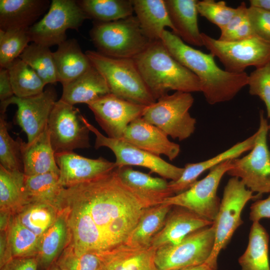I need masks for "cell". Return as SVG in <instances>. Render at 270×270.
I'll return each mask as SVG.
<instances>
[{
	"label": "cell",
	"instance_id": "cell-37",
	"mask_svg": "<svg viewBox=\"0 0 270 270\" xmlns=\"http://www.w3.org/2000/svg\"><path fill=\"white\" fill-rule=\"evenodd\" d=\"M58 214V210L53 206L32 202L15 216L23 226L40 238L54 224Z\"/></svg>",
	"mask_w": 270,
	"mask_h": 270
},
{
	"label": "cell",
	"instance_id": "cell-12",
	"mask_svg": "<svg viewBox=\"0 0 270 270\" xmlns=\"http://www.w3.org/2000/svg\"><path fill=\"white\" fill-rule=\"evenodd\" d=\"M232 168V160L222 162L210 168L206 177L188 189L165 198L162 204L184 208L214 222L220 204L218 188L222 176Z\"/></svg>",
	"mask_w": 270,
	"mask_h": 270
},
{
	"label": "cell",
	"instance_id": "cell-48",
	"mask_svg": "<svg viewBox=\"0 0 270 270\" xmlns=\"http://www.w3.org/2000/svg\"><path fill=\"white\" fill-rule=\"evenodd\" d=\"M14 96L7 68H0V102Z\"/></svg>",
	"mask_w": 270,
	"mask_h": 270
},
{
	"label": "cell",
	"instance_id": "cell-44",
	"mask_svg": "<svg viewBox=\"0 0 270 270\" xmlns=\"http://www.w3.org/2000/svg\"><path fill=\"white\" fill-rule=\"evenodd\" d=\"M247 14L254 35L270 40V11L250 6Z\"/></svg>",
	"mask_w": 270,
	"mask_h": 270
},
{
	"label": "cell",
	"instance_id": "cell-34",
	"mask_svg": "<svg viewBox=\"0 0 270 270\" xmlns=\"http://www.w3.org/2000/svg\"><path fill=\"white\" fill-rule=\"evenodd\" d=\"M77 4L88 18L96 22L115 21L133 15L132 0H79Z\"/></svg>",
	"mask_w": 270,
	"mask_h": 270
},
{
	"label": "cell",
	"instance_id": "cell-6",
	"mask_svg": "<svg viewBox=\"0 0 270 270\" xmlns=\"http://www.w3.org/2000/svg\"><path fill=\"white\" fill-rule=\"evenodd\" d=\"M260 195L253 194L242 181L232 177L228 182L224 190L222 198L216 216L213 222L215 239L212 252L206 264L217 269L218 256L224 249L236 230L244 222L241 214L250 200L258 198Z\"/></svg>",
	"mask_w": 270,
	"mask_h": 270
},
{
	"label": "cell",
	"instance_id": "cell-2",
	"mask_svg": "<svg viewBox=\"0 0 270 270\" xmlns=\"http://www.w3.org/2000/svg\"><path fill=\"white\" fill-rule=\"evenodd\" d=\"M161 40L170 54L198 78L201 92L209 104L229 101L248 85L246 72L233 73L220 68L213 54L193 48L172 32L165 30Z\"/></svg>",
	"mask_w": 270,
	"mask_h": 270
},
{
	"label": "cell",
	"instance_id": "cell-25",
	"mask_svg": "<svg viewBox=\"0 0 270 270\" xmlns=\"http://www.w3.org/2000/svg\"><path fill=\"white\" fill-rule=\"evenodd\" d=\"M58 82L64 86L79 76L92 64L74 38L66 40L53 52Z\"/></svg>",
	"mask_w": 270,
	"mask_h": 270
},
{
	"label": "cell",
	"instance_id": "cell-27",
	"mask_svg": "<svg viewBox=\"0 0 270 270\" xmlns=\"http://www.w3.org/2000/svg\"><path fill=\"white\" fill-rule=\"evenodd\" d=\"M156 249L124 246L108 255L102 256V270H158L155 263Z\"/></svg>",
	"mask_w": 270,
	"mask_h": 270
},
{
	"label": "cell",
	"instance_id": "cell-20",
	"mask_svg": "<svg viewBox=\"0 0 270 270\" xmlns=\"http://www.w3.org/2000/svg\"><path fill=\"white\" fill-rule=\"evenodd\" d=\"M256 132L242 142L207 160L196 163H188L181 176L176 180L168 182V188L172 195L188 189L204 172L228 160L238 158L242 154L250 150L256 138Z\"/></svg>",
	"mask_w": 270,
	"mask_h": 270
},
{
	"label": "cell",
	"instance_id": "cell-21",
	"mask_svg": "<svg viewBox=\"0 0 270 270\" xmlns=\"http://www.w3.org/2000/svg\"><path fill=\"white\" fill-rule=\"evenodd\" d=\"M23 172L34 176L50 172L60 173L54 156L48 126L45 130L30 143L20 138Z\"/></svg>",
	"mask_w": 270,
	"mask_h": 270
},
{
	"label": "cell",
	"instance_id": "cell-26",
	"mask_svg": "<svg viewBox=\"0 0 270 270\" xmlns=\"http://www.w3.org/2000/svg\"><path fill=\"white\" fill-rule=\"evenodd\" d=\"M132 4L141 30L150 42L161 40L166 27L174 32L164 0H132Z\"/></svg>",
	"mask_w": 270,
	"mask_h": 270
},
{
	"label": "cell",
	"instance_id": "cell-23",
	"mask_svg": "<svg viewBox=\"0 0 270 270\" xmlns=\"http://www.w3.org/2000/svg\"><path fill=\"white\" fill-rule=\"evenodd\" d=\"M50 4L47 0H0V30L30 28Z\"/></svg>",
	"mask_w": 270,
	"mask_h": 270
},
{
	"label": "cell",
	"instance_id": "cell-51",
	"mask_svg": "<svg viewBox=\"0 0 270 270\" xmlns=\"http://www.w3.org/2000/svg\"><path fill=\"white\" fill-rule=\"evenodd\" d=\"M250 6L262 8L270 11V0H250Z\"/></svg>",
	"mask_w": 270,
	"mask_h": 270
},
{
	"label": "cell",
	"instance_id": "cell-4",
	"mask_svg": "<svg viewBox=\"0 0 270 270\" xmlns=\"http://www.w3.org/2000/svg\"><path fill=\"white\" fill-rule=\"evenodd\" d=\"M85 54L106 80L110 93L146 106L156 101L133 58L110 57L92 50H86Z\"/></svg>",
	"mask_w": 270,
	"mask_h": 270
},
{
	"label": "cell",
	"instance_id": "cell-22",
	"mask_svg": "<svg viewBox=\"0 0 270 270\" xmlns=\"http://www.w3.org/2000/svg\"><path fill=\"white\" fill-rule=\"evenodd\" d=\"M196 0H164L174 33L186 44L203 46L198 22Z\"/></svg>",
	"mask_w": 270,
	"mask_h": 270
},
{
	"label": "cell",
	"instance_id": "cell-35",
	"mask_svg": "<svg viewBox=\"0 0 270 270\" xmlns=\"http://www.w3.org/2000/svg\"><path fill=\"white\" fill-rule=\"evenodd\" d=\"M14 96L25 98L44 92L46 85L36 72L20 58L7 68Z\"/></svg>",
	"mask_w": 270,
	"mask_h": 270
},
{
	"label": "cell",
	"instance_id": "cell-1",
	"mask_svg": "<svg viewBox=\"0 0 270 270\" xmlns=\"http://www.w3.org/2000/svg\"><path fill=\"white\" fill-rule=\"evenodd\" d=\"M159 204L121 180L118 168L63 188L58 202L69 230L66 247L76 254L108 255L126 245L144 212Z\"/></svg>",
	"mask_w": 270,
	"mask_h": 270
},
{
	"label": "cell",
	"instance_id": "cell-7",
	"mask_svg": "<svg viewBox=\"0 0 270 270\" xmlns=\"http://www.w3.org/2000/svg\"><path fill=\"white\" fill-rule=\"evenodd\" d=\"M194 98L191 93L175 92L160 98L147 106L142 118L174 139L183 140L194 132L196 120L189 110Z\"/></svg>",
	"mask_w": 270,
	"mask_h": 270
},
{
	"label": "cell",
	"instance_id": "cell-41",
	"mask_svg": "<svg viewBox=\"0 0 270 270\" xmlns=\"http://www.w3.org/2000/svg\"><path fill=\"white\" fill-rule=\"evenodd\" d=\"M56 262L63 270H102L104 258L92 252L76 254L66 247Z\"/></svg>",
	"mask_w": 270,
	"mask_h": 270
},
{
	"label": "cell",
	"instance_id": "cell-24",
	"mask_svg": "<svg viewBox=\"0 0 270 270\" xmlns=\"http://www.w3.org/2000/svg\"><path fill=\"white\" fill-rule=\"evenodd\" d=\"M110 93L106 80L92 65L85 72L62 86L60 99L73 106L82 103L88 104Z\"/></svg>",
	"mask_w": 270,
	"mask_h": 270
},
{
	"label": "cell",
	"instance_id": "cell-32",
	"mask_svg": "<svg viewBox=\"0 0 270 270\" xmlns=\"http://www.w3.org/2000/svg\"><path fill=\"white\" fill-rule=\"evenodd\" d=\"M24 192L28 202L48 204L58 209V202L63 186L60 183V173L50 172L26 176Z\"/></svg>",
	"mask_w": 270,
	"mask_h": 270
},
{
	"label": "cell",
	"instance_id": "cell-13",
	"mask_svg": "<svg viewBox=\"0 0 270 270\" xmlns=\"http://www.w3.org/2000/svg\"><path fill=\"white\" fill-rule=\"evenodd\" d=\"M84 118L74 106L60 99L56 102L48 122L50 140L55 154L90 146V130Z\"/></svg>",
	"mask_w": 270,
	"mask_h": 270
},
{
	"label": "cell",
	"instance_id": "cell-18",
	"mask_svg": "<svg viewBox=\"0 0 270 270\" xmlns=\"http://www.w3.org/2000/svg\"><path fill=\"white\" fill-rule=\"evenodd\" d=\"M168 136L141 117L130 124L122 139L154 155L160 156L164 154L172 160L178 156L180 146L170 141Z\"/></svg>",
	"mask_w": 270,
	"mask_h": 270
},
{
	"label": "cell",
	"instance_id": "cell-8",
	"mask_svg": "<svg viewBox=\"0 0 270 270\" xmlns=\"http://www.w3.org/2000/svg\"><path fill=\"white\" fill-rule=\"evenodd\" d=\"M203 46L224 65L225 70L242 73L249 66L256 68L270 62V40L254 36L236 42H224L201 32Z\"/></svg>",
	"mask_w": 270,
	"mask_h": 270
},
{
	"label": "cell",
	"instance_id": "cell-15",
	"mask_svg": "<svg viewBox=\"0 0 270 270\" xmlns=\"http://www.w3.org/2000/svg\"><path fill=\"white\" fill-rule=\"evenodd\" d=\"M54 88L48 86L38 94L25 98L13 96L0 102V114H5L11 104L18 107L16 121L32 142L46 128L50 116L56 100Z\"/></svg>",
	"mask_w": 270,
	"mask_h": 270
},
{
	"label": "cell",
	"instance_id": "cell-14",
	"mask_svg": "<svg viewBox=\"0 0 270 270\" xmlns=\"http://www.w3.org/2000/svg\"><path fill=\"white\" fill-rule=\"evenodd\" d=\"M84 122L90 131L96 136L94 148L107 147L114 153L116 167L129 166H139L149 169L164 178L176 180L182 174L184 168L172 165L160 156L154 155L122 139H115L106 136L94 126L88 122L86 118Z\"/></svg>",
	"mask_w": 270,
	"mask_h": 270
},
{
	"label": "cell",
	"instance_id": "cell-3",
	"mask_svg": "<svg viewBox=\"0 0 270 270\" xmlns=\"http://www.w3.org/2000/svg\"><path fill=\"white\" fill-rule=\"evenodd\" d=\"M133 59L156 100L170 90L201 92L198 78L170 54L161 40L151 42Z\"/></svg>",
	"mask_w": 270,
	"mask_h": 270
},
{
	"label": "cell",
	"instance_id": "cell-16",
	"mask_svg": "<svg viewBox=\"0 0 270 270\" xmlns=\"http://www.w3.org/2000/svg\"><path fill=\"white\" fill-rule=\"evenodd\" d=\"M108 137L122 139L128 126L142 116L147 106L137 104L112 93L88 104Z\"/></svg>",
	"mask_w": 270,
	"mask_h": 270
},
{
	"label": "cell",
	"instance_id": "cell-19",
	"mask_svg": "<svg viewBox=\"0 0 270 270\" xmlns=\"http://www.w3.org/2000/svg\"><path fill=\"white\" fill-rule=\"evenodd\" d=\"M212 224L213 222L187 208L172 206L162 228L152 238L151 246L157 249L176 244L190 234Z\"/></svg>",
	"mask_w": 270,
	"mask_h": 270
},
{
	"label": "cell",
	"instance_id": "cell-30",
	"mask_svg": "<svg viewBox=\"0 0 270 270\" xmlns=\"http://www.w3.org/2000/svg\"><path fill=\"white\" fill-rule=\"evenodd\" d=\"M269 235L260 222H252L248 242L238 258L241 270H270Z\"/></svg>",
	"mask_w": 270,
	"mask_h": 270
},
{
	"label": "cell",
	"instance_id": "cell-45",
	"mask_svg": "<svg viewBox=\"0 0 270 270\" xmlns=\"http://www.w3.org/2000/svg\"><path fill=\"white\" fill-rule=\"evenodd\" d=\"M248 8L244 2H242L236 8V12L228 23L220 30L221 34L218 38L224 41L235 30L248 20Z\"/></svg>",
	"mask_w": 270,
	"mask_h": 270
},
{
	"label": "cell",
	"instance_id": "cell-46",
	"mask_svg": "<svg viewBox=\"0 0 270 270\" xmlns=\"http://www.w3.org/2000/svg\"><path fill=\"white\" fill-rule=\"evenodd\" d=\"M38 266L36 256L12 258L0 270H38Z\"/></svg>",
	"mask_w": 270,
	"mask_h": 270
},
{
	"label": "cell",
	"instance_id": "cell-47",
	"mask_svg": "<svg viewBox=\"0 0 270 270\" xmlns=\"http://www.w3.org/2000/svg\"><path fill=\"white\" fill-rule=\"evenodd\" d=\"M264 218H270V195L266 199L257 200L250 206V220L260 222Z\"/></svg>",
	"mask_w": 270,
	"mask_h": 270
},
{
	"label": "cell",
	"instance_id": "cell-17",
	"mask_svg": "<svg viewBox=\"0 0 270 270\" xmlns=\"http://www.w3.org/2000/svg\"><path fill=\"white\" fill-rule=\"evenodd\" d=\"M54 156L60 170V183L64 188L93 180L116 168L115 162L102 157L89 158L74 152L56 153Z\"/></svg>",
	"mask_w": 270,
	"mask_h": 270
},
{
	"label": "cell",
	"instance_id": "cell-38",
	"mask_svg": "<svg viewBox=\"0 0 270 270\" xmlns=\"http://www.w3.org/2000/svg\"><path fill=\"white\" fill-rule=\"evenodd\" d=\"M19 58L34 70L46 84L58 82L53 52L49 47L32 42Z\"/></svg>",
	"mask_w": 270,
	"mask_h": 270
},
{
	"label": "cell",
	"instance_id": "cell-43",
	"mask_svg": "<svg viewBox=\"0 0 270 270\" xmlns=\"http://www.w3.org/2000/svg\"><path fill=\"white\" fill-rule=\"evenodd\" d=\"M248 85L249 93L258 96L264 102L270 118V62L248 75Z\"/></svg>",
	"mask_w": 270,
	"mask_h": 270
},
{
	"label": "cell",
	"instance_id": "cell-54",
	"mask_svg": "<svg viewBox=\"0 0 270 270\" xmlns=\"http://www.w3.org/2000/svg\"><path fill=\"white\" fill-rule=\"evenodd\" d=\"M268 130L270 131L269 137H270V123L268 124Z\"/></svg>",
	"mask_w": 270,
	"mask_h": 270
},
{
	"label": "cell",
	"instance_id": "cell-33",
	"mask_svg": "<svg viewBox=\"0 0 270 270\" xmlns=\"http://www.w3.org/2000/svg\"><path fill=\"white\" fill-rule=\"evenodd\" d=\"M118 170L119 176L124 184L158 204L173 196L165 178L152 176L128 166L118 168Z\"/></svg>",
	"mask_w": 270,
	"mask_h": 270
},
{
	"label": "cell",
	"instance_id": "cell-40",
	"mask_svg": "<svg viewBox=\"0 0 270 270\" xmlns=\"http://www.w3.org/2000/svg\"><path fill=\"white\" fill-rule=\"evenodd\" d=\"M0 164L7 170L23 172L20 138L14 140L10 136L5 114L0 117Z\"/></svg>",
	"mask_w": 270,
	"mask_h": 270
},
{
	"label": "cell",
	"instance_id": "cell-31",
	"mask_svg": "<svg viewBox=\"0 0 270 270\" xmlns=\"http://www.w3.org/2000/svg\"><path fill=\"white\" fill-rule=\"evenodd\" d=\"M24 174L0 166V210L14 216L29 204L24 192Z\"/></svg>",
	"mask_w": 270,
	"mask_h": 270
},
{
	"label": "cell",
	"instance_id": "cell-42",
	"mask_svg": "<svg viewBox=\"0 0 270 270\" xmlns=\"http://www.w3.org/2000/svg\"><path fill=\"white\" fill-rule=\"evenodd\" d=\"M197 8L202 16L218 26L220 30L225 27L236 12V8L228 6L223 0H198Z\"/></svg>",
	"mask_w": 270,
	"mask_h": 270
},
{
	"label": "cell",
	"instance_id": "cell-39",
	"mask_svg": "<svg viewBox=\"0 0 270 270\" xmlns=\"http://www.w3.org/2000/svg\"><path fill=\"white\" fill-rule=\"evenodd\" d=\"M29 28L0 30V67L8 68L31 42Z\"/></svg>",
	"mask_w": 270,
	"mask_h": 270
},
{
	"label": "cell",
	"instance_id": "cell-52",
	"mask_svg": "<svg viewBox=\"0 0 270 270\" xmlns=\"http://www.w3.org/2000/svg\"><path fill=\"white\" fill-rule=\"evenodd\" d=\"M177 270H216L206 263Z\"/></svg>",
	"mask_w": 270,
	"mask_h": 270
},
{
	"label": "cell",
	"instance_id": "cell-50",
	"mask_svg": "<svg viewBox=\"0 0 270 270\" xmlns=\"http://www.w3.org/2000/svg\"><path fill=\"white\" fill-rule=\"evenodd\" d=\"M0 267L12 259V256L9 248L6 231L0 232Z\"/></svg>",
	"mask_w": 270,
	"mask_h": 270
},
{
	"label": "cell",
	"instance_id": "cell-10",
	"mask_svg": "<svg viewBox=\"0 0 270 270\" xmlns=\"http://www.w3.org/2000/svg\"><path fill=\"white\" fill-rule=\"evenodd\" d=\"M213 224L196 230L180 242L156 249L155 263L158 270H177L206 263L213 250Z\"/></svg>",
	"mask_w": 270,
	"mask_h": 270
},
{
	"label": "cell",
	"instance_id": "cell-36",
	"mask_svg": "<svg viewBox=\"0 0 270 270\" xmlns=\"http://www.w3.org/2000/svg\"><path fill=\"white\" fill-rule=\"evenodd\" d=\"M6 233L12 258L36 256L40 238L12 216Z\"/></svg>",
	"mask_w": 270,
	"mask_h": 270
},
{
	"label": "cell",
	"instance_id": "cell-5",
	"mask_svg": "<svg viewBox=\"0 0 270 270\" xmlns=\"http://www.w3.org/2000/svg\"><path fill=\"white\" fill-rule=\"evenodd\" d=\"M98 52L115 58H134L151 42L135 16L109 22H94L90 32Z\"/></svg>",
	"mask_w": 270,
	"mask_h": 270
},
{
	"label": "cell",
	"instance_id": "cell-11",
	"mask_svg": "<svg viewBox=\"0 0 270 270\" xmlns=\"http://www.w3.org/2000/svg\"><path fill=\"white\" fill-rule=\"evenodd\" d=\"M88 18L74 0H52L48 12L28 29L31 42L46 46L66 40L68 29L78 30Z\"/></svg>",
	"mask_w": 270,
	"mask_h": 270
},
{
	"label": "cell",
	"instance_id": "cell-9",
	"mask_svg": "<svg viewBox=\"0 0 270 270\" xmlns=\"http://www.w3.org/2000/svg\"><path fill=\"white\" fill-rule=\"evenodd\" d=\"M268 124L264 111L260 112V126L254 146L242 158L232 160V168L226 174L238 178L246 187L262 196L270 193V150L267 144Z\"/></svg>",
	"mask_w": 270,
	"mask_h": 270
},
{
	"label": "cell",
	"instance_id": "cell-28",
	"mask_svg": "<svg viewBox=\"0 0 270 270\" xmlns=\"http://www.w3.org/2000/svg\"><path fill=\"white\" fill-rule=\"evenodd\" d=\"M69 230L64 215L58 212L57 218L40 238L36 258L38 266L48 269L58 258L67 246Z\"/></svg>",
	"mask_w": 270,
	"mask_h": 270
},
{
	"label": "cell",
	"instance_id": "cell-53",
	"mask_svg": "<svg viewBox=\"0 0 270 270\" xmlns=\"http://www.w3.org/2000/svg\"><path fill=\"white\" fill-rule=\"evenodd\" d=\"M46 270H63L56 262Z\"/></svg>",
	"mask_w": 270,
	"mask_h": 270
},
{
	"label": "cell",
	"instance_id": "cell-49",
	"mask_svg": "<svg viewBox=\"0 0 270 270\" xmlns=\"http://www.w3.org/2000/svg\"><path fill=\"white\" fill-rule=\"evenodd\" d=\"M254 32L248 20L224 42H236L248 39L254 36Z\"/></svg>",
	"mask_w": 270,
	"mask_h": 270
},
{
	"label": "cell",
	"instance_id": "cell-29",
	"mask_svg": "<svg viewBox=\"0 0 270 270\" xmlns=\"http://www.w3.org/2000/svg\"><path fill=\"white\" fill-rule=\"evenodd\" d=\"M172 207L161 204L146 209L131 233L126 246L137 248L151 246L152 238L162 228Z\"/></svg>",
	"mask_w": 270,
	"mask_h": 270
}]
</instances>
